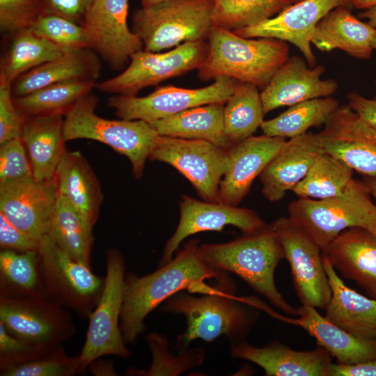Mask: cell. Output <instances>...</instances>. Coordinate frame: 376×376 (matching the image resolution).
Masks as SVG:
<instances>
[{"label": "cell", "instance_id": "cell-1", "mask_svg": "<svg viewBox=\"0 0 376 376\" xmlns=\"http://www.w3.org/2000/svg\"><path fill=\"white\" fill-rule=\"evenodd\" d=\"M198 247L197 240H190L156 271L143 276L125 274L120 327L126 343L136 342L147 315L167 299L182 290L196 292L204 280L221 278V271L201 260Z\"/></svg>", "mask_w": 376, "mask_h": 376}, {"label": "cell", "instance_id": "cell-2", "mask_svg": "<svg viewBox=\"0 0 376 376\" xmlns=\"http://www.w3.org/2000/svg\"><path fill=\"white\" fill-rule=\"evenodd\" d=\"M198 253L207 266L235 274L286 314L299 315L298 308L285 301L275 285L274 271L284 254L270 224L226 243L201 244Z\"/></svg>", "mask_w": 376, "mask_h": 376}, {"label": "cell", "instance_id": "cell-3", "mask_svg": "<svg viewBox=\"0 0 376 376\" xmlns=\"http://www.w3.org/2000/svg\"><path fill=\"white\" fill-rule=\"evenodd\" d=\"M207 39V54L197 69L202 81L228 77L263 89L289 58L288 44L276 38H246L212 27Z\"/></svg>", "mask_w": 376, "mask_h": 376}, {"label": "cell", "instance_id": "cell-4", "mask_svg": "<svg viewBox=\"0 0 376 376\" xmlns=\"http://www.w3.org/2000/svg\"><path fill=\"white\" fill-rule=\"evenodd\" d=\"M288 212L321 250L351 228L376 235V203L362 181L353 178L340 195L325 199L298 198L288 205Z\"/></svg>", "mask_w": 376, "mask_h": 376}, {"label": "cell", "instance_id": "cell-5", "mask_svg": "<svg viewBox=\"0 0 376 376\" xmlns=\"http://www.w3.org/2000/svg\"><path fill=\"white\" fill-rule=\"evenodd\" d=\"M98 102L91 93L81 98L64 116L63 136L66 141L86 139L104 143L127 157L133 175L140 178L146 159L159 136L141 120H110L95 112Z\"/></svg>", "mask_w": 376, "mask_h": 376}, {"label": "cell", "instance_id": "cell-6", "mask_svg": "<svg viewBox=\"0 0 376 376\" xmlns=\"http://www.w3.org/2000/svg\"><path fill=\"white\" fill-rule=\"evenodd\" d=\"M213 0H166L136 9L132 29L143 50L158 52L182 43L205 40L212 29Z\"/></svg>", "mask_w": 376, "mask_h": 376}, {"label": "cell", "instance_id": "cell-7", "mask_svg": "<svg viewBox=\"0 0 376 376\" xmlns=\"http://www.w3.org/2000/svg\"><path fill=\"white\" fill-rule=\"evenodd\" d=\"M162 310L185 316L186 330L178 337L180 351L196 339L211 342L224 335L243 336L249 328L251 318L230 295L219 288L217 292L196 297L178 292L163 302Z\"/></svg>", "mask_w": 376, "mask_h": 376}, {"label": "cell", "instance_id": "cell-8", "mask_svg": "<svg viewBox=\"0 0 376 376\" xmlns=\"http://www.w3.org/2000/svg\"><path fill=\"white\" fill-rule=\"evenodd\" d=\"M46 297L82 318H89L103 291L104 278L66 253L47 234L38 250Z\"/></svg>", "mask_w": 376, "mask_h": 376}, {"label": "cell", "instance_id": "cell-9", "mask_svg": "<svg viewBox=\"0 0 376 376\" xmlns=\"http://www.w3.org/2000/svg\"><path fill=\"white\" fill-rule=\"evenodd\" d=\"M106 258L103 291L88 318L86 339L79 354L81 372L102 357L114 355L125 359L131 355L120 327L125 278V260L114 249L107 251Z\"/></svg>", "mask_w": 376, "mask_h": 376}, {"label": "cell", "instance_id": "cell-10", "mask_svg": "<svg viewBox=\"0 0 376 376\" xmlns=\"http://www.w3.org/2000/svg\"><path fill=\"white\" fill-rule=\"evenodd\" d=\"M207 52L205 40L186 42L163 53L142 50L131 56L121 73L97 83L95 87L107 93L135 96L144 88L198 69Z\"/></svg>", "mask_w": 376, "mask_h": 376}, {"label": "cell", "instance_id": "cell-11", "mask_svg": "<svg viewBox=\"0 0 376 376\" xmlns=\"http://www.w3.org/2000/svg\"><path fill=\"white\" fill-rule=\"evenodd\" d=\"M0 322L15 337L39 347H60L76 332L67 309L46 296L0 297Z\"/></svg>", "mask_w": 376, "mask_h": 376}, {"label": "cell", "instance_id": "cell-12", "mask_svg": "<svg viewBox=\"0 0 376 376\" xmlns=\"http://www.w3.org/2000/svg\"><path fill=\"white\" fill-rule=\"evenodd\" d=\"M148 158L172 166L202 199L217 202L220 182L228 166V148L205 140L159 135Z\"/></svg>", "mask_w": 376, "mask_h": 376}, {"label": "cell", "instance_id": "cell-13", "mask_svg": "<svg viewBox=\"0 0 376 376\" xmlns=\"http://www.w3.org/2000/svg\"><path fill=\"white\" fill-rule=\"evenodd\" d=\"M201 88H183L172 85L157 87L143 97L114 95L108 106L117 116L127 120H141L152 123L190 108L212 104H225L233 94L238 81L221 77Z\"/></svg>", "mask_w": 376, "mask_h": 376}, {"label": "cell", "instance_id": "cell-14", "mask_svg": "<svg viewBox=\"0 0 376 376\" xmlns=\"http://www.w3.org/2000/svg\"><path fill=\"white\" fill-rule=\"evenodd\" d=\"M291 269L295 292L302 305L325 308L331 296L321 249L288 217L270 224Z\"/></svg>", "mask_w": 376, "mask_h": 376}, {"label": "cell", "instance_id": "cell-15", "mask_svg": "<svg viewBox=\"0 0 376 376\" xmlns=\"http://www.w3.org/2000/svg\"><path fill=\"white\" fill-rule=\"evenodd\" d=\"M129 0H93L82 24L88 48L113 70L125 69L131 56L143 50L127 24Z\"/></svg>", "mask_w": 376, "mask_h": 376}, {"label": "cell", "instance_id": "cell-16", "mask_svg": "<svg viewBox=\"0 0 376 376\" xmlns=\"http://www.w3.org/2000/svg\"><path fill=\"white\" fill-rule=\"evenodd\" d=\"M179 206V223L165 244L159 266L169 263L181 242L191 235L209 230L221 231L228 225L238 228L243 234H251L269 225L253 210L237 205L202 201L182 195Z\"/></svg>", "mask_w": 376, "mask_h": 376}, {"label": "cell", "instance_id": "cell-17", "mask_svg": "<svg viewBox=\"0 0 376 376\" xmlns=\"http://www.w3.org/2000/svg\"><path fill=\"white\" fill-rule=\"evenodd\" d=\"M316 133L324 152L363 176L376 175V129L348 104L339 106Z\"/></svg>", "mask_w": 376, "mask_h": 376}, {"label": "cell", "instance_id": "cell-18", "mask_svg": "<svg viewBox=\"0 0 376 376\" xmlns=\"http://www.w3.org/2000/svg\"><path fill=\"white\" fill-rule=\"evenodd\" d=\"M341 6H349L347 0H302L272 18L233 32L246 38H273L289 42L313 68L316 59L311 44L315 29L329 12Z\"/></svg>", "mask_w": 376, "mask_h": 376}, {"label": "cell", "instance_id": "cell-19", "mask_svg": "<svg viewBox=\"0 0 376 376\" xmlns=\"http://www.w3.org/2000/svg\"><path fill=\"white\" fill-rule=\"evenodd\" d=\"M58 195L56 178L33 176L0 184V212L17 228L41 239L49 233Z\"/></svg>", "mask_w": 376, "mask_h": 376}, {"label": "cell", "instance_id": "cell-20", "mask_svg": "<svg viewBox=\"0 0 376 376\" xmlns=\"http://www.w3.org/2000/svg\"><path fill=\"white\" fill-rule=\"evenodd\" d=\"M285 138L251 136L228 148L229 162L220 182L217 202L238 205L253 180L286 143Z\"/></svg>", "mask_w": 376, "mask_h": 376}, {"label": "cell", "instance_id": "cell-21", "mask_svg": "<svg viewBox=\"0 0 376 376\" xmlns=\"http://www.w3.org/2000/svg\"><path fill=\"white\" fill-rule=\"evenodd\" d=\"M325 68L310 67L305 59L292 56L278 69L260 93L265 114L277 108L331 96L338 88L334 79H322Z\"/></svg>", "mask_w": 376, "mask_h": 376}, {"label": "cell", "instance_id": "cell-22", "mask_svg": "<svg viewBox=\"0 0 376 376\" xmlns=\"http://www.w3.org/2000/svg\"><path fill=\"white\" fill-rule=\"evenodd\" d=\"M233 357L256 363L267 376H329L331 356L320 347L309 351L295 350L274 341L262 347L234 343Z\"/></svg>", "mask_w": 376, "mask_h": 376}, {"label": "cell", "instance_id": "cell-23", "mask_svg": "<svg viewBox=\"0 0 376 376\" xmlns=\"http://www.w3.org/2000/svg\"><path fill=\"white\" fill-rule=\"evenodd\" d=\"M323 152L316 133L307 132L289 139L259 175L265 198L270 202L281 201L306 176Z\"/></svg>", "mask_w": 376, "mask_h": 376}, {"label": "cell", "instance_id": "cell-24", "mask_svg": "<svg viewBox=\"0 0 376 376\" xmlns=\"http://www.w3.org/2000/svg\"><path fill=\"white\" fill-rule=\"evenodd\" d=\"M343 277L376 299V235L361 228L343 231L322 249Z\"/></svg>", "mask_w": 376, "mask_h": 376}, {"label": "cell", "instance_id": "cell-25", "mask_svg": "<svg viewBox=\"0 0 376 376\" xmlns=\"http://www.w3.org/2000/svg\"><path fill=\"white\" fill-rule=\"evenodd\" d=\"M322 258L331 290L324 317L357 337L376 340V299L347 286L329 259L323 254Z\"/></svg>", "mask_w": 376, "mask_h": 376}, {"label": "cell", "instance_id": "cell-26", "mask_svg": "<svg viewBox=\"0 0 376 376\" xmlns=\"http://www.w3.org/2000/svg\"><path fill=\"white\" fill-rule=\"evenodd\" d=\"M101 68L99 56L89 48L64 52L17 78L11 84V93L13 97H21L52 84L96 81Z\"/></svg>", "mask_w": 376, "mask_h": 376}, {"label": "cell", "instance_id": "cell-27", "mask_svg": "<svg viewBox=\"0 0 376 376\" xmlns=\"http://www.w3.org/2000/svg\"><path fill=\"white\" fill-rule=\"evenodd\" d=\"M349 6L329 12L317 24L311 44L322 52L340 49L359 59H369L376 28L354 16Z\"/></svg>", "mask_w": 376, "mask_h": 376}, {"label": "cell", "instance_id": "cell-28", "mask_svg": "<svg viewBox=\"0 0 376 376\" xmlns=\"http://www.w3.org/2000/svg\"><path fill=\"white\" fill-rule=\"evenodd\" d=\"M63 117L51 114L26 118L20 138L30 160L33 176L37 180L54 178L66 151Z\"/></svg>", "mask_w": 376, "mask_h": 376}, {"label": "cell", "instance_id": "cell-29", "mask_svg": "<svg viewBox=\"0 0 376 376\" xmlns=\"http://www.w3.org/2000/svg\"><path fill=\"white\" fill-rule=\"evenodd\" d=\"M297 323L338 363L356 364L376 360V340L357 337L322 317L316 308L302 305Z\"/></svg>", "mask_w": 376, "mask_h": 376}, {"label": "cell", "instance_id": "cell-30", "mask_svg": "<svg viewBox=\"0 0 376 376\" xmlns=\"http://www.w3.org/2000/svg\"><path fill=\"white\" fill-rule=\"evenodd\" d=\"M55 178L58 193L93 228L103 196L97 178L81 153L66 150L57 167Z\"/></svg>", "mask_w": 376, "mask_h": 376}, {"label": "cell", "instance_id": "cell-31", "mask_svg": "<svg viewBox=\"0 0 376 376\" xmlns=\"http://www.w3.org/2000/svg\"><path fill=\"white\" fill-rule=\"evenodd\" d=\"M224 108L221 103L198 106L150 125L160 136L205 140L228 148L232 144L224 131Z\"/></svg>", "mask_w": 376, "mask_h": 376}, {"label": "cell", "instance_id": "cell-32", "mask_svg": "<svg viewBox=\"0 0 376 376\" xmlns=\"http://www.w3.org/2000/svg\"><path fill=\"white\" fill-rule=\"evenodd\" d=\"M9 44L0 63V84L10 85L22 75L61 55L54 44L25 30L7 36Z\"/></svg>", "mask_w": 376, "mask_h": 376}, {"label": "cell", "instance_id": "cell-33", "mask_svg": "<svg viewBox=\"0 0 376 376\" xmlns=\"http://www.w3.org/2000/svg\"><path fill=\"white\" fill-rule=\"evenodd\" d=\"M49 234L71 258L91 267L93 227L59 193L52 212Z\"/></svg>", "mask_w": 376, "mask_h": 376}, {"label": "cell", "instance_id": "cell-34", "mask_svg": "<svg viewBox=\"0 0 376 376\" xmlns=\"http://www.w3.org/2000/svg\"><path fill=\"white\" fill-rule=\"evenodd\" d=\"M46 296L38 251L0 252V297Z\"/></svg>", "mask_w": 376, "mask_h": 376}, {"label": "cell", "instance_id": "cell-35", "mask_svg": "<svg viewBox=\"0 0 376 376\" xmlns=\"http://www.w3.org/2000/svg\"><path fill=\"white\" fill-rule=\"evenodd\" d=\"M339 106L331 96L306 100L290 106L274 118L263 120L260 128L264 134L291 139L305 134L311 127L324 125Z\"/></svg>", "mask_w": 376, "mask_h": 376}, {"label": "cell", "instance_id": "cell-36", "mask_svg": "<svg viewBox=\"0 0 376 376\" xmlns=\"http://www.w3.org/2000/svg\"><path fill=\"white\" fill-rule=\"evenodd\" d=\"M265 115L258 88L239 81L224 108V131L231 144L253 136Z\"/></svg>", "mask_w": 376, "mask_h": 376}, {"label": "cell", "instance_id": "cell-37", "mask_svg": "<svg viewBox=\"0 0 376 376\" xmlns=\"http://www.w3.org/2000/svg\"><path fill=\"white\" fill-rule=\"evenodd\" d=\"M93 81L52 84L21 97H13L17 109L26 117L60 114L63 116L96 86Z\"/></svg>", "mask_w": 376, "mask_h": 376}, {"label": "cell", "instance_id": "cell-38", "mask_svg": "<svg viewBox=\"0 0 376 376\" xmlns=\"http://www.w3.org/2000/svg\"><path fill=\"white\" fill-rule=\"evenodd\" d=\"M354 171L341 159L323 152L292 191L298 198L313 199L339 196L352 179Z\"/></svg>", "mask_w": 376, "mask_h": 376}, {"label": "cell", "instance_id": "cell-39", "mask_svg": "<svg viewBox=\"0 0 376 376\" xmlns=\"http://www.w3.org/2000/svg\"><path fill=\"white\" fill-rule=\"evenodd\" d=\"M291 0H213L212 27L236 31L272 18Z\"/></svg>", "mask_w": 376, "mask_h": 376}, {"label": "cell", "instance_id": "cell-40", "mask_svg": "<svg viewBox=\"0 0 376 376\" xmlns=\"http://www.w3.org/2000/svg\"><path fill=\"white\" fill-rule=\"evenodd\" d=\"M147 341L152 354V363L148 370L130 368L127 375L155 376L178 375L184 371L200 365L204 357L201 348L180 351L174 356L168 350V343L161 335L150 333Z\"/></svg>", "mask_w": 376, "mask_h": 376}, {"label": "cell", "instance_id": "cell-41", "mask_svg": "<svg viewBox=\"0 0 376 376\" xmlns=\"http://www.w3.org/2000/svg\"><path fill=\"white\" fill-rule=\"evenodd\" d=\"M29 30L63 53L88 48L82 25L56 15L42 13Z\"/></svg>", "mask_w": 376, "mask_h": 376}, {"label": "cell", "instance_id": "cell-42", "mask_svg": "<svg viewBox=\"0 0 376 376\" xmlns=\"http://www.w3.org/2000/svg\"><path fill=\"white\" fill-rule=\"evenodd\" d=\"M81 373L79 355L69 356L62 346L29 362L13 367L1 376H72Z\"/></svg>", "mask_w": 376, "mask_h": 376}, {"label": "cell", "instance_id": "cell-43", "mask_svg": "<svg viewBox=\"0 0 376 376\" xmlns=\"http://www.w3.org/2000/svg\"><path fill=\"white\" fill-rule=\"evenodd\" d=\"M37 0H0V30L6 36L29 30L42 14Z\"/></svg>", "mask_w": 376, "mask_h": 376}, {"label": "cell", "instance_id": "cell-44", "mask_svg": "<svg viewBox=\"0 0 376 376\" xmlns=\"http://www.w3.org/2000/svg\"><path fill=\"white\" fill-rule=\"evenodd\" d=\"M56 348L36 346L23 341L9 333L0 322V373L38 359Z\"/></svg>", "mask_w": 376, "mask_h": 376}, {"label": "cell", "instance_id": "cell-45", "mask_svg": "<svg viewBox=\"0 0 376 376\" xmlns=\"http://www.w3.org/2000/svg\"><path fill=\"white\" fill-rule=\"evenodd\" d=\"M0 184L33 176L30 160L21 138L0 144Z\"/></svg>", "mask_w": 376, "mask_h": 376}, {"label": "cell", "instance_id": "cell-46", "mask_svg": "<svg viewBox=\"0 0 376 376\" xmlns=\"http://www.w3.org/2000/svg\"><path fill=\"white\" fill-rule=\"evenodd\" d=\"M26 118L14 103L11 86L0 84V144L20 138Z\"/></svg>", "mask_w": 376, "mask_h": 376}, {"label": "cell", "instance_id": "cell-47", "mask_svg": "<svg viewBox=\"0 0 376 376\" xmlns=\"http://www.w3.org/2000/svg\"><path fill=\"white\" fill-rule=\"evenodd\" d=\"M40 239L17 228L0 212V246L18 252L38 251Z\"/></svg>", "mask_w": 376, "mask_h": 376}, {"label": "cell", "instance_id": "cell-48", "mask_svg": "<svg viewBox=\"0 0 376 376\" xmlns=\"http://www.w3.org/2000/svg\"><path fill=\"white\" fill-rule=\"evenodd\" d=\"M93 0H37L42 13L54 14L80 25Z\"/></svg>", "mask_w": 376, "mask_h": 376}, {"label": "cell", "instance_id": "cell-49", "mask_svg": "<svg viewBox=\"0 0 376 376\" xmlns=\"http://www.w3.org/2000/svg\"><path fill=\"white\" fill-rule=\"evenodd\" d=\"M347 98L348 106L365 122L376 129V95L373 98H367L356 92H350Z\"/></svg>", "mask_w": 376, "mask_h": 376}, {"label": "cell", "instance_id": "cell-50", "mask_svg": "<svg viewBox=\"0 0 376 376\" xmlns=\"http://www.w3.org/2000/svg\"><path fill=\"white\" fill-rule=\"evenodd\" d=\"M329 376H376V360L356 364L331 363Z\"/></svg>", "mask_w": 376, "mask_h": 376}, {"label": "cell", "instance_id": "cell-51", "mask_svg": "<svg viewBox=\"0 0 376 376\" xmlns=\"http://www.w3.org/2000/svg\"><path fill=\"white\" fill-rule=\"evenodd\" d=\"M100 359L95 360L88 366L91 374L95 376L118 375L112 361Z\"/></svg>", "mask_w": 376, "mask_h": 376}, {"label": "cell", "instance_id": "cell-52", "mask_svg": "<svg viewBox=\"0 0 376 376\" xmlns=\"http://www.w3.org/2000/svg\"><path fill=\"white\" fill-rule=\"evenodd\" d=\"M360 18L367 19L368 23L376 28V6H372L368 9L364 10L359 15Z\"/></svg>", "mask_w": 376, "mask_h": 376}, {"label": "cell", "instance_id": "cell-53", "mask_svg": "<svg viewBox=\"0 0 376 376\" xmlns=\"http://www.w3.org/2000/svg\"><path fill=\"white\" fill-rule=\"evenodd\" d=\"M350 7L358 9H368L376 6V0H347Z\"/></svg>", "mask_w": 376, "mask_h": 376}, {"label": "cell", "instance_id": "cell-54", "mask_svg": "<svg viewBox=\"0 0 376 376\" xmlns=\"http://www.w3.org/2000/svg\"><path fill=\"white\" fill-rule=\"evenodd\" d=\"M362 182L376 201V175L363 176Z\"/></svg>", "mask_w": 376, "mask_h": 376}, {"label": "cell", "instance_id": "cell-55", "mask_svg": "<svg viewBox=\"0 0 376 376\" xmlns=\"http://www.w3.org/2000/svg\"><path fill=\"white\" fill-rule=\"evenodd\" d=\"M166 0H141L142 7H148Z\"/></svg>", "mask_w": 376, "mask_h": 376}, {"label": "cell", "instance_id": "cell-56", "mask_svg": "<svg viewBox=\"0 0 376 376\" xmlns=\"http://www.w3.org/2000/svg\"><path fill=\"white\" fill-rule=\"evenodd\" d=\"M373 48L376 49V38L374 39L373 44H372ZM375 84H376V79H375Z\"/></svg>", "mask_w": 376, "mask_h": 376}, {"label": "cell", "instance_id": "cell-57", "mask_svg": "<svg viewBox=\"0 0 376 376\" xmlns=\"http://www.w3.org/2000/svg\"><path fill=\"white\" fill-rule=\"evenodd\" d=\"M291 1H292V3H297V2L300 1H302V0H291Z\"/></svg>", "mask_w": 376, "mask_h": 376}]
</instances>
